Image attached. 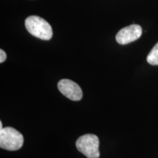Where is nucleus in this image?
<instances>
[{"label": "nucleus", "instance_id": "f257e3e1", "mask_svg": "<svg viewBox=\"0 0 158 158\" xmlns=\"http://www.w3.org/2000/svg\"><path fill=\"white\" fill-rule=\"evenodd\" d=\"M25 27L31 35L43 40H49L53 36V30L50 23L40 16L31 15L27 18Z\"/></svg>", "mask_w": 158, "mask_h": 158}, {"label": "nucleus", "instance_id": "f03ea898", "mask_svg": "<svg viewBox=\"0 0 158 158\" xmlns=\"http://www.w3.org/2000/svg\"><path fill=\"white\" fill-rule=\"evenodd\" d=\"M23 137L22 134L11 127L0 130V147L9 151H15L22 147Z\"/></svg>", "mask_w": 158, "mask_h": 158}, {"label": "nucleus", "instance_id": "7ed1b4c3", "mask_svg": "<svg viewBox=\"0 0 158 158\" xmlns=\"http://www.w3.org/2000/svg\"><path fill=\"white\" fill-rule=\"evenodd\" d=\"M99 145V138L93 134H86L81 136L76 143L77 149L87 158L100 157Z\"/></svg>", "mask_w": 158, "mask_h": 158}, {"label": "nucleus", "instance_id": "20e7f679", "mask_svg": "<svg viewBox=\"0 0 158 158\" xmlns=\"http://www.w3.org/2000/svg\"><path fill=\"white\" fill-rule=\"evenodd\" d=\"M59 92L71 100L79 101L83 98V92L76 82L70 79H62L57 84Z\"/></svg>", "mask_w": 158, "mask_h": 158}, {"label": "nucleus", "instance_id": "39448f33", "mask_svg": "<svg viewBox=\"0 0 158 158\" xmlns=\"http://www.w3.org/2000/svg\"><path fill=\"white\" fill-rule=\"evenodd\" d=\"M142 35V28L138 24H132L120 29L116 35V40L118 44L125 45L134 42Z\"/></svg>", "mask_w": 158, "mask_h": 158}, {"label": "nucleus", "instance_id": "423d86ee", "mask_svg": "<svg viewBox=\"0 0 158 158\" xmlns=\"http://www.w3.org/2000/svg\"><path fill=\"white\" fill-rule=\"evenodd\" d=\"M147 62L151 65H158V43L152 49L147 58Z\"/></svg>", "mask_w": 158, "mask_h": 158}, {"label": "nucleus", "instance_id": "0eeeda50", "mask_svg": "<svg viewBox=\"0 0 158 158\" xmlns=\"http://www.w3.org/2000/svg\"><path fill=\"white\" fill-rule=\"evenodd\" d=\"M6 59H7V54L2 49H1L0 50V62L3 63L6 60Z\"/></svg>", "mask_w": 158, "mask_h": 158}]
</instances>
